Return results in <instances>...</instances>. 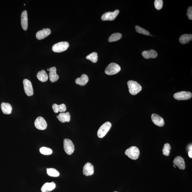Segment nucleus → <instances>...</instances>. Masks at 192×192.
I'll return each mask as SVG.
<instances>
[{
    "mask_svg": "<svg viewBox=\"0 0 192 192\" xmlns=\"http://www.w3.org/2000/svg\"><path fill=\"white\" fill-rule=\"evenodd\" d=\"M128 85L130 93L133 96H135L137 94L141 92L142 89L141 85L136 81H128Z\"/></svg>",
    "mask_w": 192,
    "mask_h": 192,
    "instance_id": "obj_1",
    "label": "nucleus"
},
{
    "mask_svg": "<svg viewBox=\"0 0 192 192\" xmlns=\"http://www.w3.org/2000/svg\"><path fill=\"white\" fill-rule=\"evenodd\" d=\"M125 154L130 159L136 160L139 157L140 152L137 147L132 146L127 149L125 152Z\"/></svg>",
    "mask_w": 192,
    "mask_h": 192,
    "instance_id": "obj_2",
    "label": "nucleus"
},
{
    "mask_svg": "<svg viewBox=\"0 0 192 192\" xmlns=\"http://www.w3.org/2000/svg\"><path fill=\"white\" fill-rule=\"evenodd\" d=\"M69 47V44L67 42H63L56 44L52 47L53 51L56 53H60L64 51Z\"/></svg>",
    "mask_w": 192,
    "mask_h": 192,
    "instance_id": "obj_3",
    "label": "nucleus"
},
{
    "mask_svg": "<svg viewBox=\"0 0 192 192\" xmlns=\"http://www.w3.org/2000/svg\"><path fill=\"white\" fill-rule=\"evenodd\" d=\"M121 70V67L118 64L114 63H112L106 68L105 72L108 75H113L116 74Z\"/></svg>",
    "mask_w": 192,
    "mask_h": 192,
    "instance_id": "obj_4",
    "label": "nucleus"
},
{
    "mask_svg": "<svg viewBox=\"0 0 192 192\" xmlns=\"http://www.w3.org/2000/svg\"><path fill=\"white\" fill-rule=\"evenodd\" d=\"M112 126L111 123L107 122L104 123L100 127L97 132L99 138L102 139L105 136L108 131L110 129Z\"/></svg>",
    "mask_w": 192,
    "mask_h": 192,
    "instance_id": "obj_5",
    "label": "nucleus"
},
{
    "mask_svg": "<svg viewBox=\"0 0 192 192\" xmlns=\"http://www.w3.org/2000/svg\"><path fill=\"white\" fill-rule=\"evenodd\" d=\"M63 146L65 152L69 155L73 153L75 150L73 143L70 139H65L64 140Z\"/></svg>",
    "mask_w": 192,
    "mask_h": 192,
    "instance_id": "obj_6",
    "label": "nucleus"
},
{
    "mask_svg": "<svg viewBox=\"0 0 192 192\" xmlns=\"http://www.w3.org/2000/svg\"><path fill=\"white\" fill-rule=\"evenodd\" d=\"M173 96L175 99L177 100H187L192 98V94L190 92L182 91L175 93Z\"/></svg>",
    "mask_w": 192,
    "mask_h": 192,
    "instance_id": "obj_7",
    "label": "nucleus"
},
{
    "mask_svg": "<svg viewBox=\"0 0 192 192\" xmlns=\"http://www.w3.org/2000/svg\"><path fill=\"white\" fill-rule=\"evenodd\" d=\"M34 125L35 127L39 130H44L47 128V125L43 117H39L35 120Z\"/></svg>",
    "mask_w": 192,
    "mask_h": 192,
    "instance_id": "obj_8",
    "label": "nucleus"
},
{
    "mask_svg": "<svg viewBox=\"0 0 192 192\" xmlns=\"http://www.w3.org/2000/svg\"><path fill=\"white\" fill-rule=\"evenodd\" d=\"M24 91L28 96H31L33 94V90L32 85L30 81L27 79H24L23 81Z\"/></svg>",
    "mask_w": 192,
    "mask_h": 192,
    "instance_id": "obj_9",
    "label": "nucleus"
},
{
    "mask_svg": "<svg viewBox=\"0 0 192 192\" xmlns=\"http://www.w3.org/2000/svg\"><path fill=\"white\" fill-rule=\"evenodd\" d=\"M119 13L118 10H115L113 12H108L105 13L102 16L101 19L103 21H113L116 18Z\"/></svg>",
    "mask_w": 192,
    "mask_h": 192,
    "instance_id": "obj_10",
    "label": "nucleus"
},
{
    "mask_svg": "<svg viewBox=\"0 0 192 192\" xmlns=\"http://www.w3.org/2000/svg\"><path fill=\"white\" fill-rule=\"evenodd\" d=\"M94 173V168L92 164L90 163L86 164L83 167V174L85 176H92Z\"/></svg>",
    "mask_w": 192,
    "mask_h": 192,
    "instance_id": "obj_11",
    "label": "nucleus"
},
{
    "mask_svg": "<svg viewBox=\"0 0 192 192\" xmlns=\"http://www.w3.org/2000/svg\"><path fill=\"white\" fill-rule=\"evenodd\" d=\"M47 70L50 72L49 77L50 81L53 83L56 82L59 79V77L57 74V70L55 67H53L47 69Z\"/></svg>",
    "mask_w": 192,
    "mask_h": 192,
    "instance_id": "obj_12",
    "label": "nucleus"
},
{
    "mask_svg": "<svg viewBox=\"0 0 192 192\" xmlns=\"http://www.w3.org/2000/svg\"><path fill=\"white\" fill-rule=\"evenodd\" d=\"M51 33V30L50 29H44L37 33L36 36L39 40H42L48 36Z\"/></svg>",
    "mask_w": 192,
    "mask_h": 192,
    "instance_id": "obj_13",
    "label": "nucleus"
},
{
    "mask_svg": "<svg viewBox=\"0 0 192 192\" xmlns=\"http://www.w3.org/2000/svg\"><path fill=\"white\" fill-rule=\"evenodd\" d=\"M151 118L153 122L156 125L162 127L165 125L164 119L159 115L153 113L152 115Z\"/></svg>",
    "mask_w": 192,
    "mask_h": 192,
    "instance_id": "obj_14",
    "label": "nucleus"
},
{
    "mask_svg": "<svg viewBox=\"0 0 192 192\" xmlns=\"http://www.w3.org/2000/svg\"><path fill=\"white\" fill-rule=\"evenodd\" d=\"M173 163L180 169L184 170L185 169V162L183 158L181 156H177L173 161Z\"/></svg>",
    "mask_w": 192,
    "mask_h": 192,
    "instance_id": "obj_15",
    "label": "nucleus"
},
{
    "mask_svg": "<svg viewBox=\"0 0 192 192\" xmlns=\"http://www.w3.org/2000/svg\"><path fill=\"white\" fill-rule=\"evenodd\" d=\"M21 23L22 27L24 30H27L28 28V18L27 10H24L22 13Z\"/></svg>",
    "mask_w": 192,
    "mask_h": 192,
    "instance_id": "obj_16",
    "label": "nucleus"
},
{
    "mask_svg": "<svg viewBox=\"0 0 192 192\" xmlns=\"http://www.w3.org/2000/svg\"><path fill=\"white\" fill-rule=\"evenodd\" d=\"M142 55L145 59H155L158 56L157 53L154 50H151L149 51H145L142 53Z\"/></svg>",
    "mask_w": 192,
    "mask_h": 192,
    "instance_id": "obj_17",
    "label": "nucleus"
},
{
    "mask_svg": "<svg viewBox=\"0 0 192 192\" xmlns=\"http://www.w3.org/2000/svg\"><path fill=\"white\" fill-rule=\"evenodd\" d=\"M57 118L62 123L70 122V115L69 112L61 113L58 116H57Z\"/></svg>",
    "mask_w": 192,
    "mask_h": 192,
    "instance_id": "obj_18",
    "label": "nucleus"
},
{
    "mask_svg": "<svg viewBox=\"0 0 192 192\" xmlns=\"http://www.w3.org/2000/svg\"><path fill=\"white\" fill-rule=\"evenodd\" d=\"M56 185L55 182H47L44 184L41 188V191L42 192H48L53 191L55 189Z\"/></svg>",
    "mask_w": 192,
    "mask_h": 192,
    "instance_id": "obj_19",
    "label": "nucleus"
},
{
    "mask_svg": "<svg viewBox=\"0 0 192 192\" xmlns=\"http://www.w3.org/2000/svg\"><path fill=\"white\" fill-rule=\"evenodd\" d=\"M1 108L5 114H10L12 113V107L10 104L2 102L1 104Z\"/></svg>",
    "mask_w": 192,
    "mask_h": 192,
    "instance_id": "obj_20",
    "label": "nucleus"
},
{
    "mask_svg": "<svg viewBox=\"0 0 192 192\" xmlns=\"http://www.w3.org/2000/svg\"><path fill=\"white\" fill-rule=\"evenodd\" d=\"M52 108L54 112L57 113L59 112L61 113H64L66 111L67 108L66 105L64 104L58 105L56 104H54L52 106Z\"/></svg>",
    "mask_w": 192,
    "mask_h": 192,
    "instance_id": "obj_21",
    "label": "nucleus"
},
{
    "mask_svg": "<svg viewBox=\"0 0 192 192\" xmlns=\"http://www.w3.org/2000/svg\"><path fill=\"white\" fill-rule=\"evenodd\" d=\"M89 81L88 76L85 74H83L81 77L78 78L76 79L75 82L77 85L81 86L85 85L87 84Z\"/></svg>",
    "mask_w": 192,
    "mask_h": 192,
    "instance_id": "obj_22",
    "label": "nucleus"
},
{
    "mask_svg": "<svg viewBox=\"0 0 192 192\" xmlns=\"http://www.w3.org/2000/svg\"><path fill=\"white\" fill-rule=\"evenodd\" d=\"M38 79L42 82H44L47 81L48 76L45 71L42 70L38 72L37 74Z\"/></svg>",
    "mask_w": 192,
    "mask_h": 192,
    "instance_id": "obj_23",
    "label": "nucleus"
},
{
    "mask_svg": "<svg viewBox=\"0 0 192 192\" xmlns=\"http://www.w3.org/2000/svg\"><path fill=\"white\" fill-rule=\"evenodd\" d=\"M192 40V35L188 34L182 35L179 39L180 42L182 44H185L191 41Z\"/></svg>",
    "mask_w": 192,
    "mask_h": 192,
    "instance_id": "obj_24",
    "label": "nucleus"
},
{
    "mask_svg": "<svg viewBox=\"0 0 192 192\" xmlns=\"http://www.w3.org/2000/svg\"><path fill=\"white\" fill-rule=\"evenodd\" d=\"M122 34L119 33H113L111 35L108 39V41L109 42H116L122 38Z\"/></svg>",
    "mask_w": 192,
    "mask_h": 192,
    "instance_id": "obj_25",
    "label": "nucleus"
},
{
    "mask_svg": "<svg viewBox=\"0 0 192 192\" xmlns=\"http://www.w3.org/2000/svg\"><path fill=\"white\" fill-rule=\"evenodd\" d=\"M47 173L48 176L54 177H58L59 176V173L55 169L50 168L47 169Z\"/></svg>",
    "mask_w": 192,
    "mask_h": 192,
    "instance_id": "obj_26",
    "label": "nucleus"
},
{
    "mask_svg": "<svg viewBox=\"0 0 192 192\" xmlns=\"http://www.w3.org/2000/svg\"><path fill=\"white\" fill-rule=\"evenodd\" d=\"M87 59L92 62L96 63L98 61V54L96 52H94L92 53L89 54L86 57Z\"/></svg>",
    "mask_w": 192,
    "mask_h": 192,
    "instance_id": "obj_27",
    "label": "nucleus"
},
{
    "mask_svg": "<svg viewBox=\"0 0 192 192\" xmlns=\"http://www.w3.org/2000/svg\"><path fill=\"white\" fill-rule=\"evenodd\" d=\"M41 153L44 155H49L53 153V150L51 149L46 147H42L40 149Z\"/></svg>",
    "mask_w": 192,
    "mask_h": 192,
    "instance_id": "obj_28",
    "label": "nucleus"
},
{
    "mask_svg": "<svg viewBox=\"0 0 192 192\" xmlns=\"http://www.w3.org/2000/svg\"><path fill=\"white\" fill-rule=\"evenodd\" d=\"M171 147L170 145L168 143H165L164 145L163 149V152L164 155L168 156L170 153Z\"/></svg>",
    "mask_w": 192,
    "mask_h": 192,
    "instance_id": "obj_29",
    "label": "nucleus"
},
{
    "mask_svg": "<svg viewBox=\"0 0 192 192\" xmlns=\"http://www.w3.org/2000/svg\"><path fill=\"white\" fill-rule=\"evenodd\" d=\"M135 29L137 32L141 33V34L147 35V36H149V35H150V33L149 32L146 30L139 27L138 26H136Z\"/></svg>",
    "mask_w": 192,
    "mask_h": 192,
    "instance_id": "obj_30",
    "label": "nucleus"
},
{
    "mask_svg": "<svg viewBox=\"0 0 192 192\" xmlns=\"http://www.w3.org/2000/svg\"><path fill=\"white\" fill-rule=\"evenodd\" d=\"M154 6L158 10H160L163 6V1L162 0H156L154 1Z\"/></svg>",
    "mask_w": 192,
    "mask_h": 192,
    "instance_id": "obj_31",
    "label": "nucleus"
},
{
    "mask_svg": "<svg viewBox=\"0 0 192 192\" xmlns=\"http://www.w3.org/2000/svg\"><path fill=\"white\" fill-rule=\"evenodd\" d=\"M187 15L190 20H192V7H190L188 9Z\"/></svg>",
    "mask_w": 192,
    "mask_h": 192,
    "instance_id": "obj_32",
    "label": "nucleus"
},
{
    "mask_svg": "<svg viewBox=\"0 0 192 192\" xmlns=\"http://www.w3.org/2000/svg\"><path fill=\"white\" fill-rule=\"evenodd\" d=\"M188 155L189 157L191 158H192V150H189V152H188Z\"/></svg>",
    "mask_w": 192,
    "mask_h": 192,
    "instance_id": "obj_33",
    "label": "nucleus"
},
{
    "mask_svg": "<svg viewBox=\"0 0 192 192\" xmlns=\"http://www.w3.org/2000/svg\"><path fill=\"white\" fill-rule=\"evenodd\" d=\"M192 145H191V146H190L189 147V150H192Z\"/></svg>",
    "mask_w": 192,
    "mask_h": 192,
    "instance_id": "obj_34",
    "label": "nucleus"
},
{
    "mask_svg": "<svg viewBox=\"0 0 192 192\" xmlns=\"http://www.w3.org/2000/svg\"></svg>",
    "mask_w": 192,
    "mask_h": 192,
    "instance_id": "obj_35",
    "label": "nucleus"
}]
</instances>
